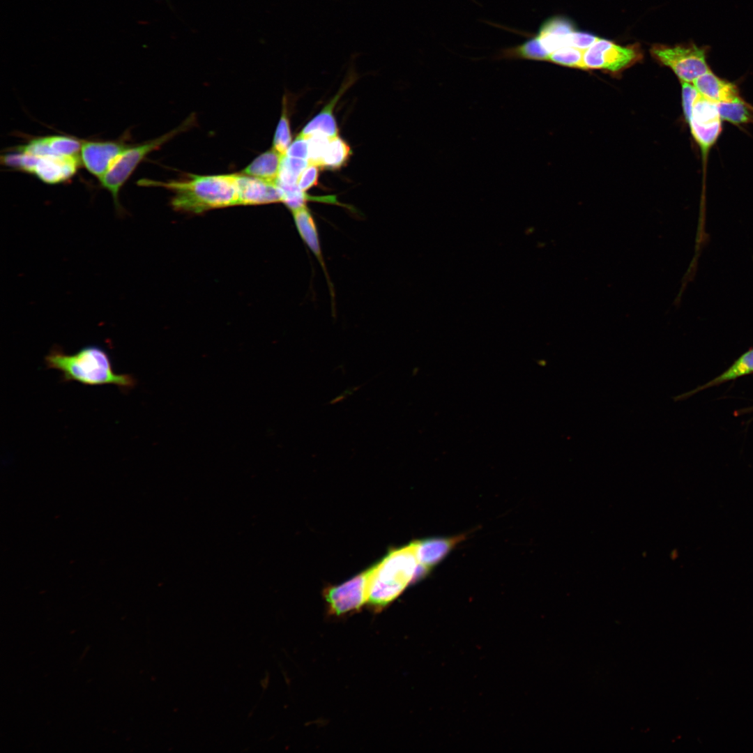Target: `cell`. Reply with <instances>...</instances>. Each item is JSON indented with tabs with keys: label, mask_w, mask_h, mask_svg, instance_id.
Segmentation results:
<instances>
[{
	"label": "cell",
	"mask_w": 753,
	"mask_h": 753,
	"mask_svg": "<svg viewBox=\"0 0 753 753\" xmlns=\"http://www.w3.org/2000/svg\"><path fill=\"white\" fill-rule=\"evenodd\" d=\"M142 185L160 186L171 190L175 210L193 213L239 205L235 174L220 175L188 174L185 179L167 182L143 179Z\"/></svg>",
	"instance_id": "1"
},
{
	"label": "cell",
	"mask_w": 753,
	"mask_h": 753,
	"mask_svg": "<svg viewBox=\"0 0 753 753\" xmlns=\"http://www.w3.org/2000/svg\"><path fill=\"white\" fill-rule=\"evenodd\" d=\"M45 361L47 367L59 371L65 381L89 386L112 384L123 391L132 389L136 383L132 375L114 372L108 353L96 345L86 346L72 355L55 347Z\"/></svg>",
	"instance_id": "2"
},
{
	"label": "cell",
	"mask_w": 753,
	"mask_h": 753,
	"mask_svg": "<svg viewBox=\"0 0 753 753\" xmlns=\"http://www.w3.org/2000/svg\"><path fill=\"white\" fill-rule=\"evenodd\" d=\"M418 565L414 542L389 552L368 569L367 604L377 611L386 607L414 582Z\"/></svg>",
	"instance_id": "3"
},
{
	"label": "cell",
	"mask_w": 753,
	"mask_h": 753,
	"mask_svg": "<svg viewBox=\"0 0 753 753\" xmlns=\"http://www.w3.org/2000/svg\"><path fill=\"white\" fill-rule=\"evenodd\" d=\"M195 121V116H190L178 128L156 139L137 145H130L118 156L106 174L99 180L101 186L111 193L118 213H123L119 199V191L139 164L151 152L160 149L176 135L190 128Z\"/></svg>",
	"instance_id": "4"
},
{
	"label": "cell",
	"mask_w": 753,
	"mask_h": 753,
	"mask_svg": "<svg viewBox=\"0 0 753 753\" xmlns=\"http://www.w3.org/2000/svg\"><path fill=\"white\" fill-rule=\"evenodd\" d=\"M706 47L694 43L669 46L657 44L651 49V55L670 68L680 82H693L710 68L707 63Z\"/></svg>",
	"instance_id": "5"
},
{
	"label": "cell",
	"mask_w": 753,
	"mask_h": 753,
	"mask_svg": "<svg viewBox=\"0 0 753 753\" xmlns=\"http://www.w3.org/2000/svg\"><path fill=\"white\" fill-rule=\"evenodd\" d=\"M638 45L621 46L606 39L598 38L584 51L582 68L621 71L641 58Z\"/></svg>",
	"instance_id": "6"
},
{
	"label": "cell",
	"mask_w": 753,
	"mask_h": 753,
	"mask_svg": "<svg viewBox=\"0 0 753 753\" xmlns=\"http://www.w3.org/2000/svg\"><path fill=\"white\" fill-rule=\"evenodd\" d=\"M368 569L352 579L324 591V597L330 615L340 616L356 612L367 603Z\"/></svg>",
	"instance_id": "7"
},
{
	"label": "cell",
	"mask_w": 753,
	"mask_h": 753,
	"mask_svg": "<svg viewBox=\"0 0 753 753\" xmlns=\"http://www.w3.org/2000/svg\"><path fill=\"white\" fill-rule=\"evenodd\" d=\"M688 124L703 157L706 158L722 130V119L717 103L699 94L694 103Z\"/></svg>",
	"instance_id": "8"
},
{
	"label": "cell",
	"mask_w": 753,
	"mask_h": 753,
	"mask_svg": "<svg viewBox=\"0 0 753 753\" xmlns=\"http://www.w3.org/2000/svg\"><path fill=\"white\" fill-rule=\"evenodd\" d=\"M129 146L123 141H85L80 152L81 162L100 180Z\"/></svg>",
	"instance_id": "9"
},
{
	"label": "cell",
	"mask_w": 753,
	"mask_h": 753,
	"mask_svg": "<svg viewBox=\"0 0 753 753\" xmlns=\"http://www.w3.org/2000/svg\"><path fill=\"white\" fill-rule=\"evenodd\" d=\"M239 205H259L282 202L283 192L275 181H269L243 173L235 174Z\"/></svg>",
	"instance_id": "10"
},
{
	"label": "cell",
	"mask_w": 753,
	"mask_h": 753,
	"mask_svg": "<svg viewBox=\"0 0 753 753\" xmlns=\"http://www.w3.org/2000/svg\"><path fill=\"white\" fill-rule=\"evenodd\" d=\"M80 163V156L49 155L38 157L33 174L46 184H59L71 178L76 174Z\"/></svg>",
	"instance_id": "11"
},
{
	"label": "cell",
	"mask_w": 753,
	"mask_h": 753,
	"mask_svg": "<svg viewBox=\"0 0 753 753\" xmlns=\"http://www.w3.org/2000/svg\"><path fill=\"white\" fill-rule=\"evenodd\" d=\"M465 535L434 537L413 541L418 563L427 570L439 564L462 540Z\"/></svg>",
	"instance_id": "12"
},
{
	"label": "cell",
	"mask_w": 753,
	"mask_h": 753,
	"mask_svg": "<svg viewBox=\"0 0 753 753\" xmlns=\"http://www.w3.org/2000/svg\"><path fill=\"white\" fill-rule=\"evenodd\" d=\"M692 84L701 96L715 103L731 102L740 97L736 85L717 76L710 69Z\"/></svg>",
	"instance_id": "13"
},
{
	"label": "cell",
	"mask_w": 753,
	"mask_h": 753,
	"mask_svg": "<svg viewBox=\"0 0 753 753\" xmlns=\"http://www.w3.org/2000/svg\"><path fill=\"white\" fill-rule=\"evenodd\" d=\"M752 373H753V348L743 353L730 367L715 378L687 393L677 396L674 400L678 401L686 399L699 391L719 386Z\"/></svg>",
	"instance_id": "14"
},
{
	"label": "cell",
	"mask_w": 753,
	"mask_h": 753,
	"mask_svg": "<svg viewBox=\"0 0 753 753\" xmlns=\"http://www.w3.org/2000/svg\"><path fill=\"white\" fill-rule=\"evenodd\" d=\"M291 212L296 227L301 238L318 259L321 266L325 272L327 280H328L324 261L321 254L317 226L311 212L307 206H304Z\"/></svg>",
	"instance_id": "15"
},
{
	"label": "cell",
	"mask_w": 753,
	"mask_h": 753,
	"mask_svg": "<svg viewBox=\"0 0 753 753\" xmlns=\"http://www.w3.org/2000/svg\"><path fill=\"white\" fill-rule=\"evenodd\" d=\"M347 86L348 84H344V86L323 109L304 126L301 135L308 137L314 133H322L330 138L338 135V128L333 111L335 104Z\"/></svg>",
	"instance_id": "16"
},
{
	"label": "cell",
	"mask_w": 753,
	"mask_h": 753,
	"mask_svg": "<svg viewBox=\"0 0 753 753\" xmlns=\"http://www.w3.org/2000/svg\"><path fill=\"white\" fill-rule=\"evenodd\" d=\"M284 155L274 148L257 157L242 173L258 178L276 182Z\"/></svg>",
	"instance_id": "17"
},
{
	"label": "cell",
	"mask_w": 753,
	"mask_h": 753,
	"mask_svg": "<svg viewBox=\"0 0 753 753\" xmlns=\"http://www.w3.org/2000/svg\"><path fill=\"white\" fill-rule=\"evenodd\" d=\"M352 151L347 142L340 136L330 138L319 167L328 170H337L349 162Z\"/></svg>",
	"instance_id": "18"
},
{
	"label": "cell",
	"mask_w": 753,
	"mask_h": 753,
	"mask_svg": "<svg viewBox=\"0 0 753 753\" xmlns=\"http://www.w3.org/2000/svg\"><path fill=\"white\" fill-rule=\"evenodd\" d=\"M722 120L735 125L753 123V107L741 97L727 102L717 103Z\"/></svg>",
	"instance_id": "19"
},
{
	"label": "cell",
	"mask_w": 753,
	"mask_h": 753,
	"mask_svg": "<svg viewBox=\"0 0 753 753\" xmlns=\"http://www.w3.org/2000/svg\"><path fill=\"white\" fill-rule=\"evenodd\" d=\"M309 164L308 160L284 155L276 183L281 188L298 185L301 174Z\"/></svg>",
	"instance_id": "20"
},
{
	"label": "cell",
	"mask_w": 753,
	"mask_h": 753,
	"mask_svg": "<svg viewBox=\"0 0 753 753\" xmlns=\"http://www.w3.org/2000/svg\"><path fill=\"white\" fill-rule=\"evenodd\" d=\"M51 155L67 157L80 156L83 141L66 135L45 137Z\"/></svg>",
	"instance_id": "21"
},
{
	"label": "cell",
	"mask_w": 753,
	"mask_h": 753,
	"mask_svg": "<svg viewBox=\"0 0 753 753\" xmlns=\"http://www.w3.org/2000/svg\"><path fill=\"white\" fill-rule=\"evenodd\" d=\"M291 142L290 120L288 114L287 98L284 96L282 109L277 126L273 142V148L284 155Z\"/></svg>",
	"instance_id": "22"
},
{
	"label": "cell",
	"mask_w": 753,
	"mask_h": 753,
	"mask_svg": "<svg viewBox=\"0 0 753 753\" xmlns=\"http://www.w3.org/2000/svg\"><path fill=\"white\" fill-rule=\"evenodd\" d=\"M584 51L573 47H565L549 54L547 61L558 65L582 68Z\"/></svg>",
	"instance_id": "23"
},
{
	"label": "cell",
	"mask_w": 753,
	"mask_h": 753,
	"mask_svg": "<svg viewBox=\"0 0 753 753\" xmlns=\"http://www.w3.org/2000/svg\"><path fill=\"white\" fill-rule=\"evenodd\" d=\"M306 137L308 146V161L310 164L319 167L330 138L322 133H314Z\"/></svg>",
	"instance_id": "24"
},
{
	"label": "cell",
	"mask_w": 753,
	"mask_h": 753,
	"mask_svg": "<svg viewBox=\"0 0 753 753\" xmlns=\"http://www.w3.org/2000/svg\"><path fill=\"white\" fill-rule=\"evenodd\" d=\"M682 86V105L685 121L688 123L694 103L699 93L693 84L680 82Z\"/></svg>",
	"instance_id": "25"
},
{
	"label": "cell",
	"mask_w": 753,
	"mask_h": 753,
	"mask_svg": "<svg viewBox=\"0 0 753 753\" xmlns=\"http://www.w3.org/2000/svg\"><path fill=\"white\" fill-rule=\"evenodd\" d=\"M598 38L590 33L573 31L567 35L568 46L583 51L590 47Z\"/></svg>",
	"instance_id": "26"
},
{
	"label": "cell",
	"mask_w": 753,
	"mask_h": 753,
	"mask_svg": "<svg viewBox=\"0 0 753 753\" xmlns=\"http://www.w3.org/2000/svg\"><path fill=\"white\" fill-rule=\"evenodd\" d=\"M319 169V167L318 165L309 164L303 171L297 183L301 190L307 192V190L318 184Z\"/></svg>",
	"instance_id": "27"
},
{
	"label": "cell",
	"mask_w": 753,
	"mask_h": 753,
	"mask_svg": "<svg viewBox=\"0 0 753 753\" xmlns=\"http://www.w3.org/2000/svg\"><path fill=\"white\" fill-rule=\"evenodd\" d=\"M285 155L308 160V146L307 137L299 134L289 145Z\"/></svg>",
	"instance_id": "28"
},
{
	"label": "cell",
	"mask_w": 753,
	"mask_h": 753,
	"mask_svg": "<svg viewBox=\"0 0 753 753\" xmlns=\"http://www.w3.org/2000/svg\"><path fill=\"white\" fill-rule=\"evenodd\" d=\"M752 412H753V406H750V407H747V408H744V409H740V410L737 411L736 415L743 414V413H752Z\"/></svg>",
	"instance_id": "29"
}]
</instances>
